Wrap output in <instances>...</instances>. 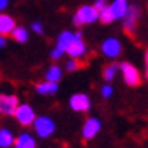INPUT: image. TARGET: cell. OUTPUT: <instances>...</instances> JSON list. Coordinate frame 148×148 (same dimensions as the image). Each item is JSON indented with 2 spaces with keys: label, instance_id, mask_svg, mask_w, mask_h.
Masks as SVG:
<instances>
[{
  "label": "cell",
  "instance_id": "6da1fadb",
  "mask_svg": "<svg viewBox=\"0 0 148 148\" xmlns=\"http://www.w3.org/2000/svg\"><path fill=\"white\" fill-rule=\"evenodd\" d=\"M74 24L76 26H83V24H92L94 21L98 20V11L91 5L80 6L74 15Z\"/></svg>",
  "mask_w": 148,
  "mask_h": 148
},
{
  "label": "cell",
  "instance_id": "7a4b0ae2",
  "mask_svg": "<svg viewBox=\"0 0 148 148\" xmlns=\"http://www.w3.org/2000/svg\"><path fill=\"white\" fill-rule=\"evenodd\" d=\"M33 129L39 138H49L55 133L56 125L53 123V119L49 116H38L33 121Z\"/></svg>",
  "mask_w": 148,
  "mask_h": 148
},
{
  "label": "cell",
  "instance_id": "3957f363",
  "mask_svg": "<svg viewBox=\"0 0 148 148\" xmlns=\"http://www.w3.org/2000/svg\"><path fill=\"white\" fill-rule=\"evenodd\" d=\"M118 70L121 71L124 82L129 86H138V85H140L139 71L136 70V66H133L130 62H123L121 65H118Z\"/></svg>",
  "mask_w": 148,
  "mask_h": 148
},
{
  "label": "cell",
  "instance_id": "277c9868",
  "mask_svg": "<svg viewBox=\"0 0 148 148\" xmlns=\"http://www.w3.org/2000/svg\"><path fill=\"white\" fill-rule=\"evenodd\" d=\"M14 116L18 121V124H21L24 127L32 125L35 118H36L35 110H33L32 106H29V104H18L15 112H14Z\"/></svg>",
  "mask_w": 148,
  "mask_h": 148
},
{
  "label": "cell",
  "instance_id": "5b68a950",
  "mask_svg": "<svg viewBox=\"0 0 148 148\" xmlns=\"http://www.w3.org/2000/svg\"><path fill=\"white\" fill-rule=\"evenodd\" d=\"M140 15V9L138 5H129L127 8V12L124 15V30L129 33V35H133L136 32V23H138V18Z\"/></svg>",
  "mask_w": 148,
  "mask_h": 148
},
{
  "label": "cell",
  "instance_id": "8992f818",
  "mask_svg": "<svg viewBox=\"0 0 148 148\" xmlns=\"http://www.w3.org/2000/svg\"><path fill=\"white\" fill-rule=\"evenodd\" d=\"M65 53H68L71 59H80V58H83L86 55V45H85L83 39H82V33L80 32L74 33L73 41L68 45V49H66Z\"/></svg>",
  "mask_w": 148,
  "mask_h": 148
},
{
  "label": "cell",
  "instance_id": "52a82bcc",
  "mask_svg": "<svg viewBox=\"0 0 148 148\" xmlns=\"http://www.w3.org/2000/svg\"><path fill=\"white\" fill-rule=\"evenodd\" d=\"M18 106V98L14 94H0V113L2 115H14Z\"/></svg>",
  "mask_w": 148,
  "mask_h": 148
},
{
  "label": "cell",
  "instance_id": "ba28073f",
  "mask_svg": "<svg viewBox=\"0 0 148 148\" xmlns=\"http://www.w3.org/2000/svg\"><path fill=\"white\" fill-rule=\"evenodd\" d=\"M101 51H103L104 56L110 58V59H115L121 55V42L116 38H107L101 44Z\"/></svg>",
  "mask_w": 148,
  "mask_h": 148
},
{
  "label": "cell",
  "instance_id": "9c48e42d",
  "mask_svg": "<svg viewBox=\"0 0 148 148\" xmlns=\"http://www.w3.org/2000/svg\"><path fill=\"white\" fill-rule=\"evenodd\" d=\"M70 107L74 112H88L91 107L89 97L86 94H74L70 98Z\"/></svg>",
  "mask_w": 148,
  "mask_h": 148
},
{
  "label": "cell",
  "instance_id": "30bf717a",
  "mask_svg": "<svg viewBox=\"0 0 148 148\" xmlns=\"http://www.w3.org/2000/svg\"><path fill=\"white\" fill-rule=\"evenodd\" d=\"M101 129V123L97 119V118H88L83 124V129H82V136L85 140H89L94 139L97 136V133Z\"/></svg>",
  "mask_w": 148,
  "mask_h": 148
},
{
  "label": "cell",
  "instance_id": "8fae6325",
  "mask_svg": "<svg viewBox=\"0 0 148 148\" xmlns=\"http://www.w3.org/2000/svg\"><path fill=\"white\" fill-rule=\"evenodd\" d=\"M127 8H129L127 0H113L112 5H109V9L115 20H123L127 12Z\"/></svg>",
  "mask_w": 148,
  "mask_h": 148
},
{
  "label": "cell",
  "instance_id": "7c38bea8",
  "mask_svg": "<svg viewBox=\"0 0 148 148\" xmlns=\"http://www.w3.org/2000/svg\"><path fill=\"white\" fill-rule=\"evenodd\" d=\"M15 27V20L8 14H0V35L8 36Z\"/></svg>",
  "mask_w": 148,
  "mask_h": 148
},
{
  "label": "cell",
  "instance_id": "4fadbf2b",
  "mask_svg": "<svg viewBox=\"0 0 148 148\" xmlns=\"http://www.w3.org/2000/svg\"><path fill=\"white\" fill-rule=\"evenodd\" d=\"M14 144H15L14 148H36V140L27 133L20 134V136L14 140Z\"/></svg>",
  "mask_w": 148,
  "mask_h": 148
},
{
  "label": "cell",
  "instance_id": "5bb4252c",
  "mask_svg": "<svg viewBox=\"0 0 148 148\" xmlns=\"http://www.w3.org/2000/svg\"><path fill=\"white\" fill-rule=\"evenodd\" d=\"M73 38H74V33H73V32H70V30H64V32L59 35V38H58L56 49H59L60 51H64V53H65L66 49H68V45L71 44Z\"/></svg>",
  "mask_w": 148,
  "mask_h": 148
},
{
  "label": "cell",
  "instance_id": "9a60e30c",
  "mask_svg": "<svg viewBox=\"0 0 148 148\" xmlns=\"http://www.w3.org/2000/svg\"><path fill=\"white\" fill-rule=\"evenodd\" d=\"M59 89V85L58 83H53V82H42V83H38L36 85V92L41 94V95H53L56 94Z\"/></svg>",
  "mask_w": 148,
  "mask_h": 148
},
{
  "label": "cell",
  "instance_id": "2e32d148",
  "mask_svg": "<svg viewBox=\"0 0 148 148\" xmlns=\"http://www.w3.org/2000/svg\"><path fill=\"white\" fill-rule=\"evenodd\" d=\"M14 134L8 129H0V148H9L14 145Z\"/></svg>",
  "mask_w": 148,
  "mask_h": 148
},
{
  "label": "cell",
  "instance_id": "e0dca14e",
  "mask_svg": "<svg viewBox=\"0 0 148 148\" xmlns=\"http://www.w3.org/2000/svg\"><path fill=\"white\" fill-rule=\"evenodd\" d=\"M62 79V70L59 68L58 65H51L45 73V80L47 82H53V83H58L59 80Z\"/></svg>",
  "mask_w": 148,
  "mask_h": 148
},
{
  "label": "cell",
  "instance_id": "ac0fdd59",
  "mask_svg": "<svg viewBox=\"0 0 148 148\" xmlns=\"http://www.w3.org/2000/svg\"><path fill=\"white\" fill-rule=\"evenodd\" d=\"M11 36L14 38L17 42H26L29 39V33L24 27H21V26H15L14 30L11 32Z\"/></svg>",
  "mask_w": 148,
  "mask_h": 148
},
{
  "label": "cell",
  "instance_id": "d6986e66",
  "mask_svg": "<svg viewBox=\"0 0 148 148\" xmlns=\"http://www.w3.org/2000/svg\"><path fill=\"white\" fill-rule=\"evenodd\" d=\"M118 71V65L116 64H110V65H107L104 66V70H103V79L106 80V82H112L113 77H115V74Z\"/></svg>",
  "mask_w": 148,
  "mask_h": 148
},
{
  "label": "cell",
  "instance_id": "ffe728a7",
  "mask_svg": "<svg viewBox=\"0 0 148 148\" xmlns=\"http://www.w3.org/2000/svg\"><path fill=\"white\" fill-rule=\"evenodd\" d=\"M98 20H100L103 24H110L112 21H115V18H113L112 12H110V9H109V6H107V8H104L103 11L98 12Z\"/></svg>",
  "mask_w": 148,
  "mask_h": 148
},
{
  "label": "cell",
  "instance_id": "44dd1931",
  "mask_svg": "<svg viewBox=\"0 0 148 148\" xmlns=\"http://www.w3.org/2000/svg\"><path fill=\"white\" fill-rule=\"evenodd\" d=\"M65 68L68 70V71H76V70L79 68V62H77V59H70V60H66Z\"/></svg>",
  "mask_w": 148,
  "mask_h": 148
},
{
  "label": "cell",
  "instance_id": "7402d4cb",
  "mask_svg": "<svg viewBox=\"0 0 148 148\" xmlns=\"http://www.w3.org/2000/svg\"><path fill=\"white\" fill-rule=\"evenodd\" d=\"M92 6H94V8H95V9L100 12V11H103L104 8H107L109 5H107V2H106V0H95V3H94Z\"/></svg>",
  "mask_w": 148,
  "mask_h": 148
},
{
  "label": "cell",
  "instance_id": "603a6c76",
  "mask_svg": "<svg viewBox=\"0 0 148 148\" xmlns=\"http://www.w3.org/2000/svg\"><path fill=\"white\" fill-rule=\"evenodd\" d=\"M112 92H113V89H112V86H110V85H104L103 88H101V95H103L104 98L112 97Z\"/></svg>",
  "mask_w": 148,
  "mask_h": 148
},
{
  "label": "cell",
  "instance_id": "cb8c5ba5",
  "mask_svg": "<svg viewBox=\"0 0 148 148\" xmlns=\"http://www.w3.org/2000/svg\"><path fill=\"white\" fill-rule=\"evenodd\" d=\"M50 56H51V59H55V60H58V59H60V58L64 56V51H60L59 49H56V47H55V49L51 50V53H50Z\"/></svg>",
  "mask_w": 148,
  "mask_h": 148
},
{
  "label": "cell",
  "instance_id": "d4e9b609",
  "mask_svg": "<svg viewBox=\"0 0 148 148\" xmlns=\"http://www.w3.org/2000/svg\"><path fill=\"white\" fill-rule=\"evenodd\" d=\"M32 30L35 32V33H39V35H42V33H44L41 23H33V24H32Z\"/></svg>",
  "mask_w": 148,
  "mask_h": 148
},
{
  "label": "cell",
  "instance_id": "484cf974",
  "mask_svg": "<svg viewBox=\"0 0 148 148\" xmlns=\"http://www.w3.org/2000/svg\"><path fill=\"white\" fill-rule=\"evenodd\" d=\"M8 0H0V12H2V11H5L6 8H8Z\"/></svg>",
  "mask_w": 148,
  "mask_h": 148
},
{
  "label": "cell",
  "instance_id": "4316f807",
  "mask_svg": "<svg viewBox=\"0 0 148 148\" xmlns=\"http://www.w3.org/2000/svg\"><path fill=\"white\" fill-rule=\"evenodd\" d=\"M5 44H6V39H5V36L0 35V49H2V47H5Z\"/></svg>",
  "mask_w": 148,
  "mask_h": 148
},
{
  "label": "cell",
  "instance_id": "83f0119b",
  "mask_svg": "<svg viewBox=\"0 0 148 148\" xmlns=\"http://www.w3.org/2000/svg\"><path fill=\"white\" fill-rule=\"evenodd\" d=\"M145 62H147V73H145V76H147V79H148V50H147V53H145Z\"/></svg>",
  "mask_w": 148,
  "mask_h": 148
}]
</instances>
